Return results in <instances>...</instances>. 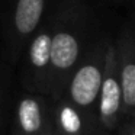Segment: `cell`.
Masks as SVG:
<instances>
[{"mask_svg": "<svg viewBox=\"0 0 135 135\" xmlns=\"http://www.w3.org/2000/svg\"><path fill=\"white\" fill-rule=\"evenodd\" d=\"M81 135H109V134H103V132H97V134H81Z\"/></svg>", "mask_w": 135, "mask_h": 135, "instance_id": "7c38bea8", "label": "cell"}, {"mask_svg": "<svg viewBox=\"0 0 135 135\" xmlns=\"http://www.w3.org/2000/svg\"><path fill=\"white\" fill-rule=\"evenodd\" d=\"M125 122L119 123L118 126V134L116 135H135V125H134V118H125Z\"/></svg>", "mask_w": 135, "mask_h": 135, "instance_id": "9c48e42d", "label": "cell"}, {"mask_svg": "<svg viewBox=\"0 0 135 135\" xmlns=\"http://www.w3.org/2000/svg\"><path fill=\"white\" fill-rule=\"evenodd\" d=\"M109 135H110V134H109Z\"/></svg>", "mask_w": 135, "mask_h": 135, "instance_id": "4fadbf2b", "label": "cell"}, {"mask_svg": "<svg viewBox=\"0 0 135 135\" xmlns=\"http://www.w3.org/2000/svg\"><path fill=\"white\" fill-rule=\"evenodd\" d=\"M38 135H57V132H55V128H54V123H52V119H50V122H48V125L45 126V128L42 129V131L39 132Z\"/></svg>", "mask_w": 135, "mask_h": 135, "instance_id": "30bf717a", "label": "cell"}, {"mask_svg": "<svg viewBox=\"0 0 135 135\" xmlns=\"http://www.w3.org/2000/svg\"><path fill=\"white\" fill-rule=\"evenodd\" d=\"M108 41L109 39H99L90 47H86L62 93L70 103L90 113H96Z\"/></svg>", "mask_w": 135, "mask_h": 135, "instance_id": "7a4b0ae2", "label": "cell"}, {"mask_svg": "<svg viewBox=\"0 0 135 135\" xmlns=\"http://www.w3.org/2000/svg\"><path fill=\"white\" fill-rule=\"evenodd\" d=\"M115 45L118 79L122 91V119L135 113V44L132 29L128 28L118 36Z\"/></svg>", "mask_w": 135, "mask_h": 135, "instance_id": "52a82bcc", "label": "cell"}, {"mask_svg": "<svg viewBox=\"0 0 135 135\" xmlns=\"http://www.w3.org/2000/svg\"><path fill=\"white\" fill-rule=\"evenodd\" d=\"M90 10L77 0H61L54 6L51 38L50 99L61 97L64 89L87 47Z\"/></svg>", "mask_w": 135, "mask_h": 135, "instance_id": "6da1fadb", "label": "cell"}, {"mask_svg": "<svg viewBox=\"0 0 135 135\" xmlns=\"http://www.w3.org/2000/svg\"><path fill=\"white\" fill-rule=\"evenodd\" d=\"M51 119L50 97L25 90L16 99L13 110V135H38Z\"/></svg>", "mask_w": 135, "mask_h": 135, "instance_id": "8992f818", "label": "cell"}, {"mask_svg": "<svg viewBox=\"0 0 135 135\" xmlns=\"http://www.w3.org/2000/svg\"><path fill=\"white\" fill-rule=\"evenodd\" d=\"M2 100H3V89H2V84H0V108H2Z\"/></svg>", "mask_w": 135, "mask_h": 135, "instance_id": "8fae6325", "label": "cell"}, {"mask_svg": "<svg viewBox=\"0 0 135 135\" xmlns=\"http://www.w3.org/2000/svg\"><path fill=\"white\" fill-rule=\"evenodd\" d=\"M96 116L106 134L115 132L122 120V91L116 71L115 45L112 41H108L106 45L105 68L97 97Z\"/></svg>", "mask_w": 135, "mask_h": 135, "instance_id": "5b68a950", "label": "cell"}, {"mask_svg": "<svg viewBox=\"0 0 135 135\" xmlns=\"http://www.w3.org/2000/svg\"><path fill=\"white\" fill-rule=\"evenodd\" d=\"M51 0H9L3 18L4 52L12 64L21 61L26 44L42 23Z\"/></svg>", "mask_w": 135, "mask_h": 135, "instance_id": "3957f363", "label": "cell"}, {"mask_svg": "<svg viewBox=\"0 0 135 135\" xmlns=\"http://www.w3.org/2000/svg\"><path fill=\"white\" fill-rule=\"evenodd\" d=\"M51 119L57 135H81L103 132L96 113H90L70 103L64 96L50 99Z\"/></svg>", "mask_w": 135, "mask_h": 135, "instance_id": "ba28073f", "label": "cell"}, {"mask_svg": "<svg viewBox=\"0 0 135 135\" xmlns=\"http://www.w3.org/2000/svg\"><path fill=\"white\" fill-rule=\"evenodd\" d=\"M54 26V7H50L42 23L32 35L22 52L21 83L23 90L50 93V70H51V38Z\"/></svg>", "mask_w": 135, "mask_h": 135, "instance_id": "277c9868", "label": "cell"}]
</instances>
